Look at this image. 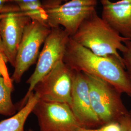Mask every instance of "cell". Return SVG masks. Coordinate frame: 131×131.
Returning <instances> with one entry per match:
<instances>
[{"instance_id":"1","label":"cell","mask_w":131,"mask_h":131,"mask_svg":"<svg viewBox=\"0 0 131 131\" xmlns=\"http://www.w3.org/2000/svg\"><path fill=\"white\" fill-rule=\"evenodd\" d=\"M63 61L71 70L106 81L131 99V83L123 61L117 57L98 56L70 37Z\"/></svg>"},{"instance_id":"2","label":"cell","mask_w":131,"mask_h":131,"mask_svg":"<svg viewBox=\"0 0 131 131\" xmlns=\"http://www.w3.org/2000/svg\"><path fill=\"white\" fill-rule=\"evenodd\" d=\"M71 38L98 56H114L122 60L118 51L122 52L125 47L124 42L130 40L114 30L99 16L96 10L84 20Z\"/></svg>"},{"instance_id":"3","label":"cell","mask_w":131,"mask_h":131,"mask_svg":"<svg viewBox=\"0 0 131 131\" xmlns=\"http://www.w3.org/2000/svg\"><path fill=\"white\" fill-rule=\"evenodd\" d=\"M85 75L92 108L102 126L111 122H119L130 114L122 100V94L113 85L96 77Z\"/></svg>"},{"instance_id":"4","label":"cell","mask_w":131,"mask_h":131,"mask_svg":"<svg viewBox=\"0 0 131 131\" xmlns=\"http://www.w3.org/2000/svg\"><path fill=\"white\" fill-rule=\"evenodd\" d=\"M45 0L43 3L51 28L64 27L71 37L83 22L95 10L97 0Z\"/></svg>"},{"instance_id":"5","label":"cell","mask_w":131,"mask_h":131,"mask_svg":"<svg viewBox=\"0 0 131 131\" xmlns=\"http://www.w3.org/2000/svg\"><path fill=\"white\" fill-rule=\"evenodd\" d=\"M70 37L65 30L60 27L51 28V32L39 53L35 70L26 81L29 87L24 99L17 105L19 110L26 104L29 97L34 92V89L39 81L58 63L63 61Z\"/></svg>"},{"instance_id":"6","label":"cell","mask_w":131,"mask_h":131,"mask_svg":"<svg viewBox=\"0 0 131 131\" xmlns=\"http://www.w3.org/2000/svg\"><path fill=\"white\" fill-rule=\"evenodd\" d=\"M51 31L48 25L36 20H32L26 26L17 51L12 77L16 83H19L24 73L37 62L40 48Z\"/></svg>"},{"instance_id":"7","label":"cell","mask_w":131,"mask_h":131,"mask_svg":"<svg viewBox=\"0 0 131 131\" xmlns=\"http://www.w3.org/2000/svg\"><path fill=\"white\" fill-rule=\"evenodd\" d=\"M73 83V71L61 61L40 80L34 92L40 100L63 103L70 106Z\"/></svg>"},{"instance_id":"8","label":"cell","mask_w":131,"mask_h":131,"mask_svg":"<svg viewBox=\"0 0 131 131\" xmlns=\"http://www.w3.org/2000/svg\"><path fill=\"white\" fill-rule=\"evenodd\" d=\"M32 113L40 131H77L82 127L67 103L39 100Z\"/></svg>"},{"instance_id":"9","label":"cell","mask_w":131,"mask_h":131,"mask_svg":"<svg viewBox=\"0 0 131 131\" xmlns=\"http://www.w3.org/2000/svg\"><path fill=\"white\" fill-rule=\"evenodd\" d=\"M72 71L70 108L82 127L88 129L99 128L102 124L92 108L85 75L82 72Z\"/></svg>"},{"instance_id":"10","label":"cell","mask_w":131,"mask_h":131,"mask_svg":"<svg viewBox=\"0 0 131 131\" xmlns=\"http://www.w3.org/2000/svg\"><path fill=\"white\" fill-rule=\"evenodd\" d=\"M31 20L21 10L2 14L1 36L6 61L13 67L24 29Z\"/></svg>"},{"instance_id":"11","label":"cell","mask_w":131,"mask_h":131,"mask_svg":"<svg viewBox=\"0 0 131 131\" xmlns=\"http://www.w3.org/2000/svg\"><path fill=\"white\" fill-rule=\"evenodd\" d=\"M102 18L121 36L131 40V0H100Z\"/></svg>"},{"instance_id":"12","label":"cell","mask_w":131,"mask_h":131,"mask_svg":"<svg viewBox=\"0 0 131 131\" xmlns=\"http://www.w3.org/2000/svg\"><path fill=\"white\" fill-rule=\"evenodd\" d=\"M39 100L38 94L33 92L29 97L26 104L18 112L0 121V131H24L25 123Z\"/></svg>"},{"instance_id":"13","label":"cell","mask_w":131,"mask_h":131,"mask_svg":"<svg viewBox=\"0 0 131 131\" xmlns=\"http://www.w3.org/2000/svg\"><path fill=\"white\" fill-rule=\"evenodd\" d=\"M10 2L18 5L20 10L32 20H36L48 25L47 14L40 0H10Z\"/></svg>"},{"instance_id":"14","label":"cell","mask_w":131,"mask_h":131,"mask_svg":"<svg viewBox=\"0 0 131 131\" xmlns=\"http://www.w3.org/2000/svg\"><path fill=\"white\" fill-rule=\"evenodd\" d=\"M12 85L7 83L4 77L0 76V115L12 116L16 114V107L12 100Z\"/></svg>"},{"instance_id":"15","label":"cell","mask_w":131,"mask_h":131,"mask_svg":"<svg viewBox=\"0 0 131 131\" xmlns=\"http://www.w3.org/2000/svg\"><path fill=\"white\" fill-rule=\"evenodd\" d=\"M125 49L122 52L123 63L131 84V40L124 42Z\"/></svg>"},{"instance_id":"16","label":"cell","mask_w":131,"mask_h":131,"mask_svg":"<svg viewBox=\"0 0 131 131\" xmlns=\"http://www.w3.org/2000/svg\"><path fill=\"white\" fill-rule=\"evenodd\" d=\"M99 128L100 131H124L122 124L120 121L108 123Z\"/></svg>"},{"instance_id":"17","label":"cell","mask_w":131,"mask_h":131,"mask_svg":"<svg viewBox=\"0 0 131 131\" xmlns=\"http://www.w3.org/2000/svg\"><path fill=\"white\" fill-rule=\"evenodd\" d=\"M20 10L19 6L16 4L7 3L0 5V15L5 14L11 12L18 11Z\"/></svg>"},{"instance_id":"18","label":"cell","mask_w":131,"mask_h":131,"mask_svg":"<svg viewBox=\"0 0 131 131\" xmlns=\"http://www.w3.org/2000/svg\"><path fill=\"white\" fill-rule=\"evenodd\" d=\"M123 127L124 131H131V115L130 113L122 117L120 120Z\"/></svg>"},{"instance_id":"19","label":"cell","mask_w":131,"mask_h":131,"mask_svg":"<svg viewBox=\"0 0 131 131\" xmlns=\"http://www.w3.org/2000/svg\"><path fill=\"white\" fill-rule=\"evenodd\" d=\"M2 14L0 15V54H1V56L3 57V59L5 63H7V61H6V58L5 56L4 47L3 45V43H2L1 36V19H2Z\"/></svg>"},{"instance_id":"20","label":"cell","mask_w":131,"mask_h":131,"mask_svg":"<svg viewBox=\"0 0 131 131\" xmlns=\"http://www.w3.org/2000/svg\"><path fill=\"white\" fill-rule=\"evenodd\" d=\"M77 131H100L99 128H95V129H88L83 127H80Z\"/></svg>"},{"instance_id":"21","label":"cell","mask_w":131,"mask_h":131,"mask_svg":"<svg viewBox=\"0 0 131 131\" xmlns=\"http://www.w3.org/2000/svg\"><path fill=\"white\" fill-rule=\"evenodd\" d=\"M7 3H10V0H0V5L4 4Z\"/></svg>"},{"instance_id":"22","label":"cell","mask_w":131,"mask_h":131,"mask_svg":"<svg viewBox=\"0 0 131 131\" xmlns=\"http://www.w3.org/2000/svg\"><path fill=\"white\" fill-rule=\"evenodd\" d=\"M4 62V61L3 59V57H2V56H1V54H0V62ZM2 73L1 70V69H0V76H2Z\"/></svg>"},{"instance_id":"23","label":"cell","mask_w":131,"mask_h":131,"mask_svg":"<svg viewBox=\"0 0 131 131\" xmlns=\"http://www.w3.org/2000/svg\"><path fill=\"white\" fill-rule=\"evenodd\" d=\"M28 131H33V130H32V129H29Z\"/></svg>"},{"instance_id":"24","label":"cell","mask_w":131,"mask_h":131,"mask_svg":"<svg viewBox=\"0 0 131 131\" xmlns=\"http://www.w3.org/2000/svg\"><path fill=\"white\" fill-rule=\"evenodd\" d=\"M130 114H131V110H130Z\"/></svg>"},{"instance_id":"25","label":"cell","mask_w":131,"mask_h":131,"mask_svg":"<svg viewBox=\"0 0 131 131\" xmlns=\"http://www.w3.org/2000/svg\"></svg>"}]
</instances>
